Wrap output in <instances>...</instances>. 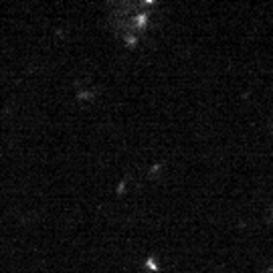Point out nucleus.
Returning <instances> with one entry per match:
<instances>
[{"mask_svg":"<svg viewBox=\"0 0 273 273\" xmlns=\"http://www.w3.org/2000/svg\"><path fill=\"white\" fill-rule=\"evenodd\" d=\"M136 22H138L140 26H144V22H146V16H144V14H142V16H138V18H136Z\"/></svg>","mask_w":273,"mask_h":273,"instance_id":"nucleus-1","label":"nucleus"}]
</instances>
